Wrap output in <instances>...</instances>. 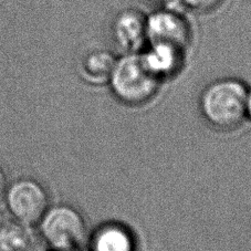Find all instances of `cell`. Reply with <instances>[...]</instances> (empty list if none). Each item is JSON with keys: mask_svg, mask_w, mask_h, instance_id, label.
<instances>
[{"mask_svg": "<svg viewBox=\"0 0 251 251\" xmlns=\"http://www.w3.org/2000/svg\"><path fill=\"white\" fill-rule=\"evenodd\" d=\"M248 89L233 77L211 82L202 91L199 109L202 118L218 131H232L246 119V98Z\"/></svg>", "mask_w": 251, "mask_h": 251, "instance_id": "cell-1", "label": "cell"}, {"mask_svg": "<svg viewBox=\"0 0 251 251\" xmlns=\"http://www.w3.org/2000/svg\"><path fill=\"white\" fill-rule=\"evenodd\" d=\"M107 83L120 103L142 106L156 97L162 81L147 69L141 53L136 52L116 59Z\"/></svg>", "mask_w": 251, "mask_h": 251, "instance_id": "cell-2", "label": "cell"}, {"mask_svg": "<svg viewBox=\"0 0 251 251\" xmlns=\"http://www.w3.org/2000/svg\"><path fill=\"white\" fill-rule=\"evenodd\" d=\"M151 3H154V5H165V3L170 2L171 0H146Z\"/></svg>", "mask_w": 251, "mask_h": 251, "instance_id": "cell-14", "label": "cell"}, {"mask_svg": "<svg viewBox=\"0 0 251 251\" xmlns=\"http://www.w3.org/2000/svg\"><path fill=\"white\" fill-rule=\"evenodd\" d=\"M115 62L116 58L109 51H91L81 59L79 75L91 84L107 83Z\"/></svg>", "mask_w": 251, "mask_h": 251, "instance_id": "cell-10", "label": "cell"}, {"mask_svg": "<svg viewBox=\"0 0 251 251\" xmlns=\"http://www.w3.org/2000/svg\"><path fill=\"white\" fill-rule=\"evenodd\" d=\"M111 34L124 54L140 52L147 45V16L133 8L120 11L112 23Z\"/></svg>", "mask_w": 251, "mask_h": 251, "instance_id": "cell-6", "label": "cell"}, {"mask_svg": "<svg viewBox=\"0 0 251 251\" xmlns=\"http://www.w3.org/2000/svg\"><path fill=\"white\" fill-rule=\"evenodd\" d=\"M3 198L12 219L28 226L37 225L49 208L47 189L30 177H23L8 184Z\"/></svg>", "mask_w": 251, "mask_h": 251, "instance_id": "cell-4", "label": "cell"}, {"mask_svg": "<svg viewBox=\"0 0 251 251\" xmlns=\"http://www.w3.org/2000/svg\"><path fill=\"white\" fill-rule=\"evenodd\" d=\"M246 118L251 120V90H248L246 98Z\"/></svg>", "mask_w": 251, "mask_h": 251, "instance_id": "cell-13", "label": "cell"}, {"mask_svg": "<svg viewBox=\"0 0 251 251\" xmlns=\"http://www.w3.org/2000/svg\"><path fill=\"white\" fill-rule=\"evenodd\" d=\"M226 0H180L185 8L199 12V14H209L222 7Z\"/></svg>", "mask_w": 251, "mask_h": 251, "instance_id": "cell-11", "label": "cell"}, {"mask_svg": "<svg viewBox=\"0 0 251 251\" xmlns=\"http://www.w3.org/2000/svg\"><path fill=\"white\" fill-rule=\"evenodd\" d=\"M38 224L41 238L54 251H75L86 238L83 217L69 205L49 207Z\"/></svg>", "mask_w": 251, "mask_h": 251, "instance_id": "cell-3", "label": "cell"}, {"mask_svg": "<svg viewBox=\"0 0 251 251\" xmlns=\"http://www.w3.org/2000/svg\"><path fill=\"white\" fill-rule=\"evenodd\" d=\"M90 251H135L136 241L132 231L120 223H105L90 237Z\"/></svg>", "mask_w": 251, "mask_h": 251, "instance_id": "cell-8", "label": "cell"}, {"mask_svg": "<svg viewBox=\"0 0 251 251\" xmlns=\"http://www.w3.org/2000/svg\"><path fill=\"white\" fill-rule=\"evenodd\" d=\"M7 186H8V180H7L6 172L2 168V166L0 165V199H1L3 197V195H5Z\"/></svg>", "mask_w": 251, "mask_h": 251, "instance_id": "cell-12", "label": "cell"}, {"mask_svg": "<svg viewBox=\"0 0 251 251\" xmlns=\"http://www.w3.org/2000/svg\"><path fill=\"white\" fill-rule=\"evenodd\" d=\"M194 33L189 20L170 8H162L147 16V45L161 43L187 51Z\"/></svg>", "mask_w": 251, "mask_h": 251, "instance_id": "cell-5", "label": "cell"}, {"mask_svg": "<svg viewBox=\"0 0 251 251\" xmlns=\"http://www.w3.org/2000/svg\"><path fill=\"white\" fill-rule=\"evenodd\" d=\"M140 53L147 69L161 81L175 76L185 63L186 51L161 43H150Z\"/></svg>", "mask_w": 251, "mask_h": 251, "instance_id": "cell-7", "label": "cell"}, {"mask_svg": "<svg viewBox=\"0 0 251 251\" xmlns=\"http://www.w3.org/2000/svg\"><path fill=\"white\" fill-rule=\"evenodd\" d=\"M39 239L32 226L9 222L0 226V251H38Z\"/></svg>", "mask_w": 251, "mask_h": 251, "instance_id": "cell-9", "label": "cell"}]
</instances>
